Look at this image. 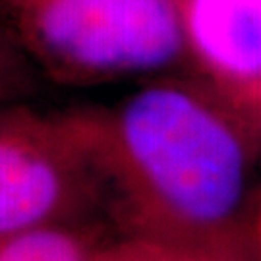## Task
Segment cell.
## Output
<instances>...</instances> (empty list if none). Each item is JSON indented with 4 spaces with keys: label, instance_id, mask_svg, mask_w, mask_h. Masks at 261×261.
<instances>
[{
    "label": "cell",
    "instance_id": "11",
    "mask_svg": "<svg viewBox=\"0 0 261 261\" xmlns=\"http://www.w3.org/2000/svg\"><path fill=\"white\" fill-rule=\"evenodd\" d=\"M172 2H174V6H176V10H178V8H180V4H182L184 0H172Z\"/></svg>",
    "mask_w": 261,
    "mask_h": 261
},
{
    "label": "cell",
    "instance_id": "7",
    "mask_svg": "<svg viewBox=\"0 0 261 261\" xmlns=\"http://www.w3.org/2000/svg\"><path fill=\"white\" fill-rule=\"evenodd\" d=\"M28 64L8 29L0 28V107L16 103L28 85Z\"/></svg>",
    "mask_w": 261,
    "mask_h": 261
},
{
    "label": "cell",
    "instance_id": "6",
    "mask_svg": "<svg viewBox=\"0 0 261 261\" xmlns=\"http://www.w3.org/2000/svg\"><path fill=\"white\" fill-rule=\"evenodd\" d=\"M184 257L186 252H178L143 238L124 236L120 242L95 246L87 261H184Z\"/></svg>",
    "mask_w": 261,
    "mask_h": 261
},
{
    "label": "cell",
    "instance_id": "5",
    "mask_svg": "<svg viewBox=\"0 0 261 261\" xmlns=\"http://www.w3.org/2000/svg\"><path fill=\"white\" fill-rule=\"evenodd\" d=\"M95 246L77 223L43 224L0 236V261H87Z\"/></svg>",
    "mask_w": 261,
    "mask_h": 261
},
{
    "label": "cell",
    "instance_id": "4",
    "mask_svg": "<svg viewBox=\"0 0 261 261\" xmlns=\"http://www.w3.org/2000/svg\"><path fill=\"white\" fill-rule=\"evenodd\" d=\"M186 53L217 89L261 84V0H184Z\"/></svg>",
    "mask_w": 261,
    "mask_h": 261
},
{
    "label": "cell",
    "instance_id": "10",
    "mask_svg": "<svg viewBox=\"0 0 261 261\" xmlns=\"http://www.w3.org/2000/svg\"><path fill=\"white\" fill-rule=\"evenodd\" d=\"M252 232H253V242H255L257 250L261 252V196L257 199V207H255V215H253Z\"/></svg>",
    "mask_w": 261,
    "mask_h": 261
},
{
    "label": "cell",
    "instance_id": "9",
    "mask_svg": "<svg viewBox=\"0 0 261 261\" xmlns=\"http://www.w3.org/2000/svg\"><path fill=\"white\" fill-rule=\"evenodd\" d=\"M257 248H223L211 252L186 253L184 261H261Z\"/></svg>",
    "mask_w": 261,
    "mask_h": 261
},
{
    "label": "cell",
    "instance_id": "1",
    "mask_svg": "<svg viewBox=\"0 0 261 261\" xmlns=\"http://www.w3.org/2000/svg\"><path fill=\"white\" fill-rule=\"evenodd\" d=\"M66 114L124 236L186 253L257 248L259 147L215 89L163 80L114 107Z\"/></svg>",
    "mask_w": 261,
    "mask_h": 261
},
{
    "label": "cell",
    "instance_id": "2",
    "mask_svg": "<svg viewBox=\"0 0 261 261\" xmlns=\"http://www.w3.org/2000/svg\"><path fill=\"white\" fill-rule=\"evenodd\" d=\"M28 62L60 84L163 70L186 53L172 0H0Z\"/></svg>",
    "mask_w": 261,
    "mask_h": 261
},
{
    "label": "cell",
    "instance_id": "8",
    "mask_svg": "<svg viewBox=\"0 0 261 261\" xmlns=\"http://www.w3.org/2000/svg\"><path fill=\"white\" fill-rule=\"evenodd\" d=\"M213 89L223 97L224 103L242 120L246 130L250 132V136L261 149V84L228 87V89L213 87Z\"/></svg>",
    "mask_w": 261,
    "mask_h": 261
},
{
    "label": "cell",
    "instance_id": "3",
    "mask_svg": "<svg viewBox=\"0 0 261 261\" xmlns=\"http://www.w3.org/2000/svg\"><path fill=\"white\" fill-rule=\"evenodd\" d=\"M99 194L66 112L0 107V236L77 223Z\"/></svg>",
    "mask_w": 261,
    "mask_h": 261
}]
</instances>
